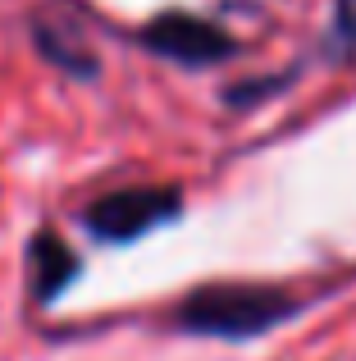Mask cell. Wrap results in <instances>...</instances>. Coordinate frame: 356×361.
<instances>
[{"label": "cell", "instance_id": "cell-5", "mask_svg": "<svg viewBox=\"0 0 356 361\" xmlns=\"http://www.w3.org/2000/svg\"><path fill=\"white\" fill-rule=\"evenodd\" d=\"M32 42H37V51H42L46 60L55 64V69L73 73V78H96V73H101L96 55H91L82 42H73L64 27H55V23H37V27H32Z\"/></svg>", "mask_w": 356, "mask_h": 361}, {"label": "cell", "instance_id": "cell-4", "mask_svg": "<svg viewBox=\"0 0 356 361\" xmlns=\"http://www.w3.org/2000/svg\"><path fill=\"white\" fill-rule=\"evenodd\" d=\"M78 270H82V256L60 233H51V229L32 233V243H27V288H32V302H42V307L60 302L69 293V283L78 279Z\"/></svg>", "mask_w": 356, "mask_h": 361}, {"label": "cell", "instance_id": "cell-1", "mask_svg": "<svg viewBox=\"0 0 356 361\" xmlns=\"http://www.w3.org/2000/svg\"><path fill=\"white\" fill-rule=\"evenodd\" d=\"M306 311V298L279 288V283H201L174 307L170 325L192 338H224L247 343L269 329L288 325Z\"/></svg>", "mask_w": 356, "mask_h": 361}, {"label": "cell", "instance_id": "cell-3", "mask_svg": "<svg viewBox=\"0 0 356 361\" xmlns=\"http://www.w3.org/2000/svg\"><path fill=\"white\" fill-rule=\"evenodd\" d=\"M137 46L151 51L155 60L178 64V69H210V64H224L242 51L238 37H229L220 23L187 14V9H165V14L146 18L137 27Z\"/></svg>", "mask_w": 356, "mask_h": 361}, {"label": "cell", "instance_id": "cell-2", "mask_svg": "<svg viewBox=\"0 0 356 361\" xmlns=\"http://www.w3.org/2000/svg\"><path fill=\"white\" fill-rule=\"evenodd\" d=\"M178 215H183V192L174 183H137L96 197L82 211V229L101 247H133L151 238L155 229L174 224Z\"/></svg>", "mask_w": 356, "mask_h": 361}, {"label": "cell", "instance_id": "cell-6", "mask_svg": "<svg viewBox=\"0 0 356 361\" xmlns=\"http://www.w3.org/2000/svg\"><path fill=\"white\" fill-rule=\"evenodd\" d=\"M329 51L333 55H356V0H333Z\"/></svg>", "mask_w": 356, "mask_h": 361}]
</instances>
